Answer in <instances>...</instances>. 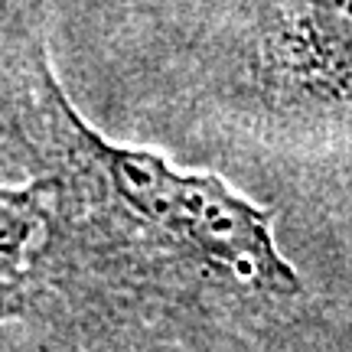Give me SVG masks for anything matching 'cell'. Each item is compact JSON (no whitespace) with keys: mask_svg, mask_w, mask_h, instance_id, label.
I'll use <instances>...</instances> for the list:
<instances>
[{"mask_svg":"<svg viewBox=\"0 0 352 352\" xmlns=\"http://www.w3.org/2000/svg\"><path fill=\"white\" fill-rule=\"evenodd\" d=\"M0 104L33 151L69 176L78 199L127 228L157 232L164 245L235 267L274 290H294L290 267L274 252L267 212L232 196L212 176H179L153 153L121 151L95 138L59 88L26 30L0 7Z\"/></svg>","mask_w":352,"mask_h":352,"instance_id":"cell-1","label":"cell"},{"mask_svg":"<svg viewBox=\"0 0 352 352\" xmlns=\"http://www.w3.org/2000/svg\"><path fill=\"white\" fill-rule=\"evenodd\" d=\"M310 33L320 52L333 63L352 59V0H314Z\"/></svg>","mask_w":352,"mask_h":352,"instance_id":"cell-2","label":"cell"}]
</instances>
